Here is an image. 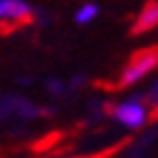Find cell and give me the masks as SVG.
<instances>
[{
	"mask_svg": "<svg viewBox=\"0 0 158 158\" xmlns=\"http://www.w3.org/2000/svg\"><path fill=\"white\" fill-rule=\"evenodd\" d=\"M31 5L24 0H0V29H15L20 24L29 22Z\"/></svg>",
	"mask_w": 158,
	"mask_h": 158,
	"instance_id": "cell-3",
	"label": "cell"
},
{
	"mask_svg": "<svg viewBox=\"0 0 158 158\" xmlns=\"http://www.w3.org/2000/svg\"><path fill=\"white\" fill-rule=\"evenodd\" d=\"M158 24V2H149L145 5V9L141 11V15L136 18V24H134V31L136 33H143V31H149Z\"/></svg>",
	"mask_w": 158,
	"mask_h": 158,
	"instance_id": "cell-4",
	"label": "cell"
},
{
	"mask_svg": "<svg viewBox=\"0 0 158 158\" xmlns=\"http://www.w3.org/2000/svg\"><path fill=\"white\" fill-rule=\"evenodd\" d=\"M158 66V48H149L138 53L132 62L125 66L123 75H121V86H132L138 79H143L145 75H149L154 68Z\"/></svg>",
	"mask_w": 158,
	"mask_h": 158,
	"instance_id": "cell-2",
	"label": "cell"
},
{
	"mask_svg": "<svg viewBox=\"0 0 158 158\" xmlns=\"http://www.w3.org/2000/svg\"><path fill=\"white\" fill-rule=\"evenodd\" d=\"M97 15H99V7L94 2H88V5H81L75 11V22L77 24H90Z\"/></svg>",
	"mask_w": 158,
	"mask_h": 158,
	"instance_id": "cell-5",
	"label": "cell"
},
{
	"mask_svg": "<svg viewBox=\"0 0 158 158\" xmlns=\"http://www.w3.org/2000/svg\"><path fill=\"white\" fill-rule=\"evenodd\" d=\"M112 116L118 125H123L127 130H138L147 123V106H143L138 99H127V101H121L112 108Z\"/></svg>",
	"mask_w": 158,
	"mask_h": 158,
	"instance_id": "cell-1",
	"label": "cell"
}]
</instances>
